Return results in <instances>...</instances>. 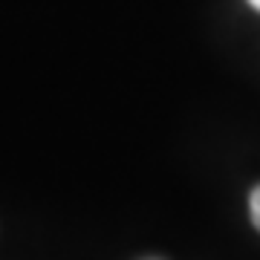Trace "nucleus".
<instances>
[{
  "instance_id": "nucleus-1",
  "label": "nucleus",
  "mask_w": 260,
  "mask_h": 260,
  "mask_svg": "<svg viewBox=\"0 0 260 260\" xmlns=\"http://www.w3.org/2000/svg\"><path fill=\"white\" fill-rule=\"evenodd\" d=\"M249 208H251V223L260 229V185L251 191V200H249Z\"/></svg>"
},
{
  "instance_id": "nucleus-2",
  "label": "nucleus",
  "mask_w": 260,
  "mask_h": 260,
  "mask_svg": "<svg viewBox=\"0 0 260 260\" xmlns=\"http://www.w3.org/2000/svg\"><path fill=\"white\" fill-rule=\"evenodd\" d=\"M249 3H251V6H254L257 12H260V0H249Z\"/></svg>"
}]
</instances>
